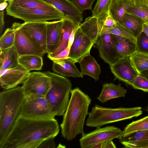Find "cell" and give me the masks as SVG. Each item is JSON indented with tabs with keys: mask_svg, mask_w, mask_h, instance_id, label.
Returning a JSON list of instances; mask_svg holds the SVG:
<instances>
[{
	"mask_svg": "<svg viewBox=\"0 0 148 148\" xmlns=\"http://www.w3.org/2000/svg\"><path fill=\"white\" fill-rule=\"evenodd\" d=\"M59 131L55 119H37L20 117L1 148H37L44 140L56 137Z\"/></svg>",
	"mask_w": 148,
	"mask_h": 148,
	"instance_id": "6da1fadb",
	"label": "cell"
},
{
	"mask_svg": "<svg viewBox=\"0 0 148 148\" xmlns=\"http://www.w3.org/2000/svg\"><path fill=\"white\" fill-rule=\"evenodd\" d=\"M66 110L60 126L62 136L71 141L79 134H84V125L91 100L77 87L72 90Z\"/></svg>",
	"mask_w": 148,
	"mask_h": 148,
	"instance_id": "7a4b0ae2",
	"label": "cell"
},
{
	"mask_svg": "<svg viewBox=\"0 0 148 148\" xmlns=\"http://www.w3.org/2000/svg\"><path fill=\"white\" fill-rule=\"evenodd\" d=\"M24 99L22 86L0 93V148L20 117V109Z\"/></svg>",
	"mask_w": 148,
	"mask_h": 148,
	"instance_id": "3957f363",
	"label": "cell"
},
{
	"mask_svg": "<svg viewBox=\"0 0 148 148\" xmlns=\"http://www.w3.org/2000/svg\"><path fill=\"white\" fill-rule=\"evenodd\" d=\"M44 73L49 77L51 82V86L45 97L55 116L63 115L70 100L72 87L71 81L66 77L49 71Z\"/></svg>",
	"mask_w": 148,
	"mask_h": 148,
	"instance_id": "277c9868",
	"label": "cell"
},
{
	"mask_svg": "<svg viewBox=\"0 0 148 148\" xmlns=\"http://www.w3.org/2000/svg\"><path fill=\"white\" fill-rule=\"evenodd\" d=\"M142 114V108H111L96 105L88 113L86 125L91 127H100L105 125L137 117Z\"/></svg>",
	"mask_w": 148,
	"mask_h": 148,
	"instance_id": "5b68a950",
	"label": "cell"
},
{
	"mask_svg": "<svg viewBox=\"0 0 148 148\" xmlns=\"http://www.w3.org/2000/svg\"><path fill=\"white\" fill-rule=\"evenodd\" d=\"M8 3V5L6 8V14L21 19L25 22H46L61 20L64 17L63 13L58 10L51 11L27 8L11 3Z\"/></svg>",
	"mask_w": 148,
	"mask_h": 148,
	"instance_id": "8992f818",
	"label": "cell"
},
{
	"mask_svg": "<svg viewBox=\"0 0 148 148\" xmlns=\"http://www.w3.org/2000/svg\"><path fill=\"white\" fill-rule=\"evenodd\" d=\"M51 85L50 78L44 72L30 73L22 86L27 99L45 97Z\"/></svg>",
	"mask_w": 148,
	"mask_h": 148,
	"instance_id": "52a82bcc",
	"label": "cell"
},
{
	"mask_svg": "<svg viewBox=\"0 0 148 148\" xmlns=\"http://www.w3.org/2000/svg\"><path fill=\"white\" fill-rule=\"evenodd\" d=\"M20 116L37 119H53L55 116L45 97L29 99L25 98L20 109Z\"/></svg>",
	"mask_w": 148,
	"mask_h": 148,
	"instance_id": "ba28073f",
	"label": "cell"
},
{
	"mask_svg": "<svg viewBox=\"0 0 148 148\" xmlns=\"http://www.w3.org/2000/svg\"><path fill=\"white\" fill-rule=\"evenodd\" d=\"M122 136L123 131L114 126L97 127L93 131L82 134L79 139V143L82 148H91L96 144L114 138H118L120 140Z\"/></svg>",
	"mask_w": 148,
	"mask_h": 148,
	"instance_id": "9c48e42d",
	"label": "cell"
},
{
	"mask_svg": "<svg viewBox=\"0 0 148 148\" xmlns=\"http://www.w3.org/2000/svg\"><path fill=\"white\" fill-rule=\"evenodd\" d=\"M20 24L15 22L12 25L16 29L14 45L19 56L34 55L42 57L46 52L37 42L22 30Z\"/></svg>",
	"mask_w": 148,
	"mask_h": 148,
	"instance_id": "30bf717a",
	"label": "cell"
},
{
	"mask_svg": "<svg viewBox=\"0 0 148 148\" xmlns=\"http://www.w3.org/2000/svg\"><path fill=\"white\" fill-rule=\"evenodd\" d=\"M94 44L79 26L75 30L74 41L67 57L75 63L79 62L82 58L90 54V50Z\"/></svg>",
	"mask_w": 148,
	"mask_h": 148,
	"instance_id": "8fae6325",
	"label": "cell"
},
{
	"mask_svg": "<svg viewBox=\"0 0 148 148\" xmlns=\"http://www.w3.org/2000/svg\"><path fill=\"white\" fill-rule=\"evenodd\" d=\"M114 80L118 79L131 86L134 78L139 74L134 68L130 56L117 60L110 66Z\"/></svg>",
	"mask_w": 148,
	"mask_h": 148,
	"instance_id": "7c38bea8",
	"label": "cell"
},
{
	"mask_svg": "<svg viewBox=\"0 0 148 148\" xmlns=\"http://www.w3.org/2000/svg\"><path fill=\"white\" fill-rule=\"evenodd\" d=\"M95 44L101 58L110 66L121 58L117 51L111 34L101 33Z\"/></svg>",
	"mask_w": 148,
	"mask_h": 148,
	"instance_id": "4fadbf2b",
	"label": "cell"
},
{
	"mask_svg": "<svg viewBox=\"0 0 148 148\" xmlns=\"http://www.w3.org/2000/svg\"><path fill=\"white\" fill-rule=\"evenodd\" d=\"M30 72L19 64L12 69L0 72L1 87L6 90L16 87L23 83L27 78Z\"/></svg>",
	"mask_w": 148,
	"mask_h": 148,
	"instance_id": "5bb4252c",
	"label": "cell"
},
{
	"mask_svg": "<svg viewBox=\"0 0 148 148\" xmlns=\"http://www.w3.org/2000/svg\"><path fill=\"white\" fill-rule=\"evenodd\" d=\"M53 6L64 15V18L70 19L79 25L83 21L82 12L71 0H40Z\"/></svg>",
	"mask_w": 148,
	"mask_h": 148,
	"instance_id": "9a60e30c",
	"label": "cell"
},
{
	"mask_svg": "<svg viewBox=\"0 0 148 148\" xmlns=\"http://www.w3.org/2000/svg\"><path fill=\"white\" fill-rule=\"evenodd\" d=\"M47 22H25L20 24L22 30L37 42L46 53Z\"/></svg>",
	"mask_w": 148,
	"mask_h": 148,
	"instance_id": "2e32d148",
	"label": "cell"
},
{
	"mask_svg": "<svg viewBox=\"0 0 148 148\" xmlns=\"http://www.w3.org/2000/svg\"><path fill=\"white\" fill-rule=\"evenodd\" d=\"M105 14L99 18L89 17L79 26L82 32L95 44L104 28Z\"/></svg>",
	"mask_w": 148,
	"mask_h": 148,
	"instance_id": "e0dca14e",
	"label": "cell"
},
{
	"mask_svg": "<svg viewBox=\"0 0 148 148\" xmlns=\"http://www.w3.org/2000/svg\"><path fill=\"white\" fill-rule=\"evenodd\" d=\"M62 19L47 22V53H52L57 47L62 32Z\"/></svg>",
	"mask_w": 148,
	"mask_h": 148,
	"instance_id": "ac0fdd59",
	"label": "cell"
},
{
	"mask_svg": "<svg viewBox=\"0 0 148 148\" xmlns=\"http://www.w3.org/2000/svg\"><path fill=\"white\" fill-rule=\"evenodd\" d=\"M53 61L52 69L54 72L67 77H83L76 66L75 63L70 58L67 57Z\"/></svg>",
	"mask_w": 148,
	"mask_h": 148,
	"instance_id": "d6986e66",
	"label": "cell"
},
{
	"mask_svg": "<svg viewBox=\"0 0 148 148\" xmlns=\"http://www.w3.org/2000/svg\"><path fill=\"white\" fill-rule=\"evenodd\" d=\"M62 19L63 23L60 42L56 48L52 53L48 54L47 57L49 59L57 56L67 47L73 30L79 26L68 18H64Z\"/></svg>",
	"mask_w": 148,
	"mask_h": 148,
	"instance_id": "ffe728a7",
	"label": "cell"
},
{
	"mask_svg": "<svg viewBox=\"0 0 148 148\" xmlns=\"http://www.w3.org/2000/svg\"><path fill=\"white\" fill-rule=\"evenodd\" d=\"M0 49V72L19 65V56L14 45Z\"/></svg>",
	"mask_w": 148,
	"mask_h": 148,
	"instance_id": "44dd1931",
	"label": "cell"
},
{
	"mask_svg": "<svg viewBox=\"0 0 148 148\" xmlns=\"http://www.w3.org/2000/svg\"><path fill=\"white\" fill-rule=\"evenodd\" d=\"M79 62L80 65L81 73L83 75L89 76L93 78L95 81L99 79L101 73L100 66L90 54L82 58Z\"/></svg>",
	"mask_w": 148,
	"mask_h": 148,
	"instance_id": "7402d4cb",
	"label": "cell"
},
{
	"mask_svg": "<svg viewBox=\"0 0 148 148\" xmlns=\"http://www.w3.org/2000/svg\"><path fill=\"white\" fill-rule=\"evenodd\" d=\"M127 92L121 84H105L103 85L101 92L97 99L101 103H104L113 99L125 97Z\"/></svg>",
	"mask_w": 148,
	"mask_h": 148,
	"instance_id": "603a6c76",
	"label": "cell"
},
{
	"mask_svg": "<svg viewBox=\"0 0 148 148\" xmlns=\"http://www.w3.org/2000/svg\"><path fill=\"white\" fill-rule=\"evenodd\" d=\"M112 37L117 51L121 58L130 56L136 51V43L118 35L112 34Z\"/></svg>",
	"mask_w": 148,
	"mask_h": 148,
	"instance_id": "cb8c5ba5",
	"label": "cell"
},
{
	"mask_svg": "<svg viewBox=\"0 0 148 148\" xmlns=\"http://www.w3.org/2000/svg\"><path fill=\"white\" fill-rule=\"evenodd\" d=\"M134 1L131 0H112L108 11L116 22H121L128 7Z\"/></svg>",
	"mask_w": 148,
	"mask_h": 148,
	"instance_id": "d4e9b609",
	"label": "cell"
},
{
	"mask_svg": "<svg viewBox=\"0 0 148 148\" xmlns=\"http://www.w3.org/2000/svg\"><path fill=\"white\" fill-rule=\"evenodd\" d=\"M119 23L131 31L136 37L143 31V20L133 14L126 13Z\"/></svg>",
	"mask_w": 148,
	"mask_h": 148,
	"instance_id": "484cf974",
	"label": "cell"
},
{
	"mask_svg": "<svg viewBox=\"0 0 148 148\" xmlns=\"http://www.w3.org/2000/svg\"><path fill=\"white\" fill-rule=\"evenodd\" d=\"M19 64L29 71L41 70L43 66L42 57L36 55H26L19 56Z\"/></svg>",
	"mask_w": 148,
	"mask_h": 148,
	"instance_id": "4316f807",
	"label": "cell"
},
{
	"mask_svg": "<svg viewBox=\"0 0 148 148\" xmlns=\"http://www.w3.org/2000/svg\"><path fill=\"white\" fill-rule=\"evenodd\" d=\"M11 3L19 6L29 9H38L55 11L57 10L53 6L40 0H8Z\"/></svg>",
	"mask_w": 148,
	"mask_h": 148,
	"instance_id": "83f0119b",
	"label": "cell"
},
{
	"mask_svg": "<svg viewBox=\"0 0 148 148\" xmlns=\"http://www.w3.org/2000/svg\"><path fill=\"white\" fill-rule=\"evenodd\" d=\"M126 13L135 15L144 23H148V2L134 1L129 6Z\"/></svg>",
	"mask_w": 148,
	"mask_h": 148,
	"instance_id": "f1b7e54d",
	"label": "cell"
},
{
	"mask_svg": "<svg viewBox=\"0 0 148 148\" xmlns=\"http://www.w3.org/2000/svg\"><path fill=\"white\" fill-rule=\"evenodd\" d=\"M146 131H148V116L127 125L123 131L122 138L135 132Z\"/></svg>",
	"mask_w": 148,
	"mask_h": 148,
	"instance_id": "f546056e",
	"label": "cell"
},
{
	"mask_svg": "<svg viewBox=\"0 0 148 148\" xmlns=\"http://www.w3.org/2000/svg\"><path fill=\"white\" fill-rule=\"evenodd\" d=\"M102 33H109L119 36L136 43V37L134 36L133 33L118 22H116L115 25L111 28H103Z\"/></svg>",
	"mask_w": 148,
	"mask_h": 148,
	"instance_id": "4dcf8cb0",
	"label": "cell"
},
{
	"mask_svg": "<svg viewBox=\"0 0 148 148\" xmlns=\"http://www.w3.org/2000/svg\"><path fill=\"white\" fill-rule=\"evenodd\" d=\"M131 60L139 74L148 69V54L136 52L130 56Z\"/></svg>",
	"mask_w": 148,
	"mask_h": 148,
	"instance_id": "1f68e13d",
	"label": "cell"
},
{
	"mask_svg": "<svg viewBox=\"0 0 148 148\" xmlns=\"http://www.w3.org/2000/svg\"><path fill=\"white\" fill-rule=\"evenodd\" d=\"M15 32V29L12 27L6 29L0 37V48H8L14 45Z\"/></svg>",
	"mask_w": 148,
	"mask_h": 148,
	"instance_id": "d6a6232c",
	"label": "cell"
},
{
	"mask_svg": "<svg viewBox=\"0 0 148 148\" xmlns=\"http://www.w3.org/2000/svg\"><path fill=\"white\" fill-rule=\"evenodd\" d=\"M112 0H97L93 10L92 16L99 18L108 11Z\"/></svg>",
	"mask_w": 148,
	"mask_h": 148,
	"instance_id": "836d02e7",
	"label": "cell"
},
{
	"mask_svg": "<svg viewBox=\"0 0 148 148\" xmlns=\"http://www.w3.org/2000/svg\"><path fill=\"white\" fill-rule=\"evenodd\" d=\"M136 51L148 54V36L143 31L136 37Z\"/></svg>",
	"mask_w": 148,
	"mask_h": 148,
	"instance_id": "e575fe53",
	"label": "cell"
},
{
	"mask_svg": "<svg viewBox=\"0 0 148 148\" xmlns=\"http://www.w3.org/2000/svg\"><path fill=\"white\" fill-rule=\"evenodd\" d=\"M134 88L148 92V79L139 74L134 79L131 85Z\"/></svg>",
	"mask_w": 148,
	"mask_h": 148,
	"instance_id": "d590c367",
	"label": "cell"
},
{
	"mask_svg": "<svg viewBox=\"0 0 148 148\" xmlns=\"http://www.w3.org/2000/svg\"><path fill=\"white\" fill-rule=\"evenodd\" d=\"M125 148H148V140L120 142Z\"/></svg>",
	"mask_w": 148,
	"mask_h": 148,
	"instance_id": "8d00e7d4",
	"label": "cell"
},
{
	"mask_svg": "<svg viewBox=\"0 0 148 148\" xmlns=\"http://www.w3.org/2000/svg\"><path fill=\"white\" fill-rule=\"evenodd\" d=\"M148 140V131L138 132L134 133L119 140L123 141L136 140Z\"/></svg>",
	"mask_w": 148,
	"mask_h": 148,
	"instance_id": "74e56055",
	"label": "cell"
},
{
	"mask_svg": "<svg viewBox=\"0 0 148 148\" xmlns=\"http://www.w3.org/2000/svg\"><path fill=\"white\" fill-rule=\"evenodd\" d=\"M95 0H71L76 7L81 12L92 10V5Z\"/></svg>",
	"mask_w": 148,
	"mask_h": 148,
	"instance_id": "f35d334b",
	"label": "cell"
},
{
	"mask_svg": "<svg viewBox=\"0 0 148 148\" xmlns=\"http://www.w3.org/2000/svg\"><path fill=\"white\" fill-rule=\"evenodd\" d=\"M55 137H51L44 140L37 148H55L56 145L54 141Z\"/></svg>",
	"mask_w": 148,
	"mask_h": 148,
	"instance_id": "ab89813d",
	"label": "cell"
},
{
	"mask_svg": "<svg viewBox=\"0 0 148 148\" xmlns=\"http://www.w3.org/2000/svg\"><path fill=\"white\" fill-rule=\"evenodd\" d=\"M116 22L111 16L108 11L105 15L103 28H111L115 25Z\"/></svg>",
	"mask_w": 148,
	"mask_h": 148,
	"instance_id": "60d3db41",
	"label": "cell"
},
{
	"mask_svg": "<svg viewBox=\"0 0 148 148\" xmlns=\"http://www.w3.org/2000/svg\"><path fill=\"white\" fill-rule=\"evenodd\" d=\"M70 48L67 47L65 50L62 51L57 56L53 57L50 59L52 61L68 57L70 51Z\"/></svg>",
	"mask_w": 148,
	"mask_h": 148,
	"instance_id": "b9f144b4",
	"label": "cell"
},
{
	"mask_svg": "<svg viewBox=\"0 0 148 148\" xmlns=\"http://www.w3.org/2000/svg\"><path fill=\"white\" fill-rule=\"evenodd\" d=\"M4 11H0V33L1 34L4 25Z\"/></svg>",
	"mask_w": 148,
	"mask_h": 148,
	"instance_id": "7bdbcfd3",
	"label": "cell"
},
{
	"mask_svg": "<svg viewBox=\"0 0 148 148\" xmlns=\"http://www.w3.org/2000/svg\"><path fill=\"white\" fill-rule=\"evenodd\" d=\"M116 148V147L112 140H108L104 142L103 148Z\"/></svg>",
	"mask_w": 148,
	"mask_h": 148,
	"instance_id": "ee69618b",
	"label": "cell"
},
{
	"mask_svg": "<svg viewBox=\"0 0 148 148\" xmlns=\"http://www.w3.org/2000/svg\"><path fill=\"white\" fill-rule=\"evenodd\" d=\"M76 28L73 30L69 39L68 47L70 48L74 41L75 31Z\"/></svg>",
	"mask_w": 148,
	"mask_h": 148,
	"instance_id": "f6af8a7d",
	"label": "cell"
},
{
	"mask_svg": "<svg viewBox=\"0 0 148 148\" xmlns=\"http://www.w3.org/2000/svg\"><path fill=\"white\" fill-rule=\"evenodd\" d=\"M8 5V3L7 2L1 3L0 4V11L4 10Z\"/></svg>",
	"mask_w": 148,
	"mask_h": 148,
	"instance_id": "bcb514c9",
	"label": "cell"
},
{
	"mask_svg": "<svg viewBox=\"0 0 148 148\" xmlns=\"http://www.w3.org/2000/svg\"><path fill=\"white\" fill-rule=\"evenodd\" d=\"M143 31L148 36V23L143 22Z\"/></svg>",
	"mask_w": 148,
	"mask_h": 148,
	"instance_id": "7dc6e473",
	"label": "cell"
},
{
	"mask_svg": "<svg viewBox=\"0 0 148 148\" xmlns=\"http://www.w3.org/2000/svg\"><path fill=\"white\" fill-rule=\"evenodd\" d=\"M140 74L143 75L148 79V69L141 72Z\"/></svg>",
	"mask_w": 148,
	"mask_h": 148,
	"instance_id": "c3c4849f",
	"label": "cell"
},
{
	"mask_svg": "<svg viewBox=\"0 0 148 148\" xmlns=\"http://www.w3.org/2000/svg\"><path fill=\"white\" fill-rule=\"evenodd\" d=\"M104 143L96 144L93 146L91 148H103Z\"/></svg>",
	"mask_w": 148,
	"mask_h": 148,
	"instance_id": "681fc988",
	"label": "cell"
},
{
	"mask_svg": "<svg viewBox=\"0 0 148 148\" xmlns=\"http://www.w3.org/2000/svg\"><path fill=\"white\" fill-rule=\"evenodd\" d=\"M133 1H144V2H148L146 0H131Z\"/></svg>",
	"mask_w": 148,
	"mask_h": 148,
	"instance_id": "f907efd6",
	"label": "cell"
},
{
	"mask_svg": "<svg viewBox=\"0 0 148 148\" xmlns=\"http://www.w3.org/2000/svg\"><path fill=\"white\" fill-rule=\"evenodd\" d=\"M8 0H0V3L8 1Z\"/></svg>",
	"mask_w": 148,
	"mask_h": 148,
	"instance_id": "816d5d0a",
	"label": "cell"
},
{
	"mask_svg": "<svg viewBox=\"0 0 148 148\" xmlns=\"http://www.w3.org/2000/svg\"><path fill=\"white\" fill-rule=\"evenodd\" d=\"M146 110L148 112V106Z\"/></svg>",
	"mask_w": 148,
	"mask_h": 148,
	"instance_id": "f5cc1de1",
	"label": "cell"
},
{
	"mask_svg": "<svg viewBox=\"0 0 148 148\" xmlns=\"http://www.w3.org/2000/svg\"><path fill=\"white\" fill-rule=\"evenodd\" d=\"M147 1H148V0H146Z\"/></svg>",
	"mask_w": 148,
	"mask_h": 148,
	"instance_id": "db71d44e",
	"label": "cell"
}]
</instances>
